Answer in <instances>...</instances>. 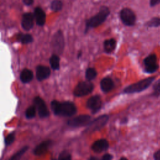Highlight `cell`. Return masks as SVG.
I'll return each mask as SVG.
<instances>
[{
    "instance_id": "25",
    "label": "cell",
    "mask_w": 160,
    "mask_h": 160,
    "mask_svg": "<svg viewBox=\"0 0 160 160\" xmlns=\"http://www.w3.org/2000/svg\"><path fill=\"white\" fill-rule=\"evenodd\" d=\"M63 6L62 2L59 0H54L51 2L50 8L54 12L60 11Z\"/></svg>"
},
{
    "instance_id": "28",
    "label": "cell",
    "mask_w": 160,
    "mask_h": 160,
    "mask_svg": "<svg viewBox=\"0 0 160 160\" xmlns=\"http://www.w3.org/2000/svg\"><path fill=\"white\" fill-rule=\"evenodd\" d=\"M57 160H72L71 154L69 151L64 150L60 152Z\"/></svg>"
},
{
    "instance_id": "5",
    "label": "cell",
    "mask_w": 160,
    "mask_h": 160,
    "mask_svg": "<svg viewBox=\"0 0 160 160\" xmlns=\"http://www.w3.org/2000/svg\"><path fill=\"white\" fill-rule=\"evenodd\" d=\"M94 89L93 84L89 81H82L78 82L73 91V94L76 97H82L86 96Z\"/></svg>"
},
{
    "instance_id": "4",
    "label": "cell",
    "mask_w": 160,
    "mask_h": 160,
    "mask_svg": "<svg viewBox=\"0 0 160 160\" xmlns=\"http://www.w3.org/2000/svg\"><path fill=\"white\" fill-rule=\"evenodd\" d=\"M144 71L148 74H152L159 69L158 58L155 53H151L143 59Z\"/></svg>"
},
{
    "instance_id": "20",
    "label": "cell",
    "mask_w": 160,
    "mask_h": 160,
    "mask_svg": "<svg viewBox=\"0 0 160 160\" xmlns=\"http://www.w3.org/2000/svg\"><path fill=\"white\" fill-rule=\"evenodd\" d=\"M49 64L51 68L55 71H58L60 68V59L58 55L53 54L49 58Z\"/></svg>"
},
{
    "instance_id": "13",
    "label": "cell",
    "mask_w": 160,
    "mask_h": 160,
    "mask_svg": "<svg viewBox=\"0 0 160 160\" xmlns=\"http://www.w3.org/2000/svg\"><path fill=\"white\" fill-rule=\"evenodd\" d=\"M51 74V70L48 66L39 65L36 68V77L39 81L48 79Z\"/></svg>"
},
{
    "instance_id": "23",
    "label": "cell",
    "mask_w": 160,
    "mask_h": 160,
    "mask_svg": "<svg viewBox=\"0 0 160 160\" xmlns=\"http://www.w3.org/2000/svg\"><path fill=\"white\" fill-rule=\"evenodd\" d=\"M29 148L28 146H25L13 154L8 160H19L23 156V154L28 151Z\"/></svg>"
},
{
    "instance_id": "11",
    "label": "cell",
    "mask_w": 160,
    "mask_h": 160,
    "mask_svg": "<svg viewBox=\"0 0 160 160\" xmlns=\"http://www.w3.org/2000/svg\"><path fill=\"white\" fill-rule=\"evenodd\" d=\"M102 100L99 95L96 94L90 97L86 102L87 108L92 114L97 113L102 107Z\"/></svg>"
},
{
    "instance_id": "12",
    "label": "cell",
    "mask_w": 160,
    "mask_h": 160,
    "mask_svg": "<svg viewBox=\"0 0 160 160\" xmlns=\"http://www.w3.org/2000/svg\"><path fill=\"white\" fill-rule=\"evenodd\" d=\"M34 14L31 12H25L22 16L21 22L22 29L25 31H29L34 26Z\"/></svg>"
},
{
    "instance_id": "26",
    "label": "cell",
    "mask_w": 160,
    "mask_h": 160,
    "mask_svg": "<svg viewBox=\"0 0 160 160\" xmlns=\"http://www.w3.org/2000/svg\"><path fill=\"white\" fill-rule=\"evenodd\" d=\"M36 109L34 106H29L25 111L26 118L28 119H32L36 116Z\"/></svg>"
},
{
    "instance_id": "24",
    "label": "cell",
    "mask_w": 160,
    "mask_h": 160,
    "mask_svg": "<svg viewBox=\"0 0 160 160\" xmlns=\"http://www.w3.org/2000/svg\"><path fill=\"white\" fill-rule=\"evenodd\" d=\"M97 71L94 68H88L86 70L85 77L87 81H91L94 79H95L97 76Z\"/></svg>"
},
{
    "instance_id": "8",
    "label": "cell",
    "mask_w": 160,
    "mask_h": 160,
    "mask_svg": "<svg viewBox=\"0 0 160 160\" xmlns=\"http://www.w3.org/2000/svg\"><path fill=\"white\" fill-rule=\"evenodd\" d=\"M119 17L122 22L127 26H133L136 21L134 12L129 8H122L119 12Z\"/></svg>"
},
{
    "instance_id": "30",
    "label": "cell",
    "mask_w": 160,
    "mask_h": 160,
    "mask_svg": "<svg viewBox=\"0 0 160 160\" xmlns=\"http://www.w3.org/2000/svg\"><path fill=\"white\" fill-rule=\"evenodd\" d=\"M112 158H113V156L112 154L109 153H106L102 156L101 160H112Z\"/></svg>"
},
{
    "instance_id": "7",
    "label": "cell",
    "mask_w": 160,
    "mask_h": 160,
    "mask_svg": "<svg viewBox=\"0 0 160 160\" xmlns=\"http://www.w3.org/2000/svg\"><path fill=\"white\" fill-rule=\"evenodd\" d=\"M109 116L107 114H102L98 116L96 119L91 121L89 124L87 126L85 132H92L102 128L108 122L109 120Z\"/></svg>"
},
{
    "instance_id": "36",
    "label": "cell",
    "mask_w": 160,
    "mask_h": 160,
    "mask_svg": "<svg viewBox=\"0 0 160 160\" xmlns=\"http://www.w3.org/2000/svg\"><path fill=\"white\" fill-rule=\"evenodd\" d=\"M81 54H82V51H79L78 54V58H79L81 56Z\"/></svg>"
},
{
    "instance_id": "33",
    "label": "cell",
    "mask_w": 160,
    "mask_h": 160,
    "mask_svg": "<svg viewBox=\"0 0 160 160\" xmlns=\"http://www.w3.org/2000/svg\"><path fill=\"white\" fill-rule=\"evenodd\" d=\"M22 2L26 6H31L34 3L33 0H22Z\"/></svg>"
},
{
    "instance_id": "32",
    "label": "cell",
    "mask_w": 160,
    "mask_h": 160,
    "mask_svg": "<svg viewBox=\"0 0 160 160\" xmlns=\"http://www.w3.org/2000/svg\"><path fill=\"white\" fill-rule=\"evenodd\" d=\"M153 158L154 160H160V149L154 153Z\"/></svg>"
},
{
    "instance_id": "16",
    "label": "cell",
    "mask_w": 160,
    "mask_h": 160,
    "mask_svg": "<svg viewBox=\"0 0 160 160\" xmlns=\"http://www.w3.org/2000/svg\"><path fill=\"white\" fill-rule=\"evenodd\" d=\"M34 17L37 25L43 26L46 22V13L41 7H36L34 10Z\"/></svg>"
},
{
    "instance_id": "34",
    "label": "cell",
    "mask_w": 160,
    "mask_h": 160,
    "mask_svg": "<svg viewBox=\"0 0 160 160\" xmlns=\"http://www.w3.org/2000/svg\"><path fill=\"white\" fill-rule=\"evenodd\" d=\"M128 118L127 117H125L121 119V124H126L128 122Z\"/></svg>"
},
{
    "instance_id": "17",
    "label": "cell",
    "mask_w": 160,
    "mask_h": 160,
    "mask_svg": "<svg viewBox=\"0 0 160 160\" xmlns=\"http://www.w3.org/2000/svg\"><path fill=\"white\" fill-rule=\"evenodd\" d=\"M100 87L102 92H108L111 91L114 87V83L112 79L109 77L102 78L100 82Z\"/></svg>"
},
{
    "instance_id": "31",
    "label": "cell",
    "mask_w": 160,
    "mask_h": 160,
    "mask_svg": "<svg viewBox=\"0 0 160 160\" xmlns=\"http://www.w3.org/2000/svg\"><path fill=\"white\" fill-rule=\"evenodd\" d=\"M160 4V0H151L149 1V6L150 7L152 8Z\"/></svg>"
},
{
    "instance_id": "35",
    "label": "cell",
    "mask_w": 160,
    "mask_h": 160,
    "mask_svg": "<svg viewBox=\"0 0 160 160\" xmlns=\"http://www.w3.org/2000/svg\"><path fill=\"white\" fill-rule=\"evenodd\" d=\"M88 160H100L98 158L95 157V156H91L89 158Z\"/></svg>"
},
{
    "instance_id": "3",
    "label": "cell",
    "mask_w": 160,
    "mask_h": 160,
    "mask_svg": "<svg viewBox=\"0 0 160 160\" xmlns=\"http://www.w3.org/2000/svg\"><path fill=\"white\" fill-rule=\"evenodd\" d=\"M155 76H150L141 79L136 82L126 86L122 92L124 94H134L141 92L148 89L155 80Z\"/></svg>"
},
{
    "instance_id": "22",
    "label": "cell",
    "mask_w": 160,
    "mask_h": 160,
    "mask_svg": "<svg viewBox=\"0 0 160 160\" xmlns=\"http://www.w3.org/2000/svg\"><path fill=\"white\" fill-rule=\"evenodd\" d=\"M147 28H158L160 27V17L155 16L151 18L144 24Z\"/></svg>"
},
{
    "instance_id": "1",
    "label": "cell",
    "mask_w": 160,
    "mask_h": 160,
    "mask_svg": "<svg viewBox=\"0 0 160 160\" xmlns=\"http://www.w3.org/2000/svg\"><path fill=\"white\" fill-rule=\"evenodd\" d=\"M51 109L56 116L70 117L76 114L77 108L71 101L59 102L53 100L51 102Z\"/></svg>"
},
{
    "instance_id": "37",
    "label": "cell",
    "mask_w": 160,
    "mask_h": 160,
    "mask_svg": "<svg viewBox=\"0 0 160 160\" xmlns=\"http://www.w3.org/2000/svg\"><path fill=\"white\" fill-rule=\"evenodd\" d=\"M119 160H128L126 157H121Z\"/></svg>"
},
{
    "instance_id": "14",
    "label": "cell",
    "mask_w": 160,
    "mask_h": 160,
    "mask_svg": "<svg viewBox=\"0 0 160 160\" xmlns=\"http://www.w3.org/2000/svg\"><path fill=\"white\" fill-rule=\"evenodd\" d=\"M52 144V141L50 139L43 141L34 148L33 154L36 156H41L48 151Z\"/></svg>"
},
{
    "instance_id": "2",
    "label": "cell",
    "mask_w": 160,
    "mask_h": 160,
    "mask_svg": "<svg viewBox=\"0 0 160 160\" xmlns=\"http://www.w3.org/2000/svg\"><path fill=\"white\" fill-rule=\"evenodd\" d=\"M109 14L110 10L107 6H101L98 13L86 21L84 32L86 33L88 29L90 28H94L100 26L106 20Z\"/></svg>"
},
{
    "instance_id": "6",
    "label": "cell",
    "mask_w": 160,
    "mask_h": 160,
    "mask_svg": "<svg viewBox=\"0 0 160 160\" xmlns=\"http://www.w3.org/2000/svg\"><path fill=\"white\" fill-rule=\"evenodd\" d=\"M51 47L56 54H60L64 48V38L61 30H58L52 36L51 40Z\"/></svg>"
},
{
    "instance_id": "21",
    "label": "cell",
    "mask_w": 160,
    "mask_h": 160,
    "mask_svg": "<svg viewBox=\"0 0 160 160\" xmlns=\"http://www.w3.org/2000/svg\"><path fill=\"white\" fill-rule=\"evenodd\" d=\"M17 39L23 44H27L33 41L34 39L30 34L20 33L17 36Z\"/></svg>"
},
{
    "instance_id": "18",
    "label": "cell",
    "mask_w": 160,
    "mask_h": 160,
    "mask_svg": "<svg viewBox=\"0 0 160 160\" xmlns=\"http://www.w3.org/2000/svg\"><path fill=\"white\" fill-rule=\"evenodd\" d=\"M117 42L114 38H111L106 39L103 42V48L105 52L109 54L114 51L116 48Z\"/></svg>"
},
{
    "instance_id": "9",
    "label": "cell",
    "mask_w": 160,
    "mask_h": 160,
    "mask_svg": "<svg viewBox=\"0 0 160 160\" xmlns=\"http://www.w3.org/2000/svg\"><path fill=\"white\" fill-rule=\"evenodd\" d=\"M91 116L88 114H81L70 119L67 124L72 128H79L88 126L91 122Z\"/></svg>"
},
{
    "instance_id": "27",
    "label": "cell",
    "mask_w": 160,
    "mask_h": 160,
    "mask_svg": "<svg viewBox=\"0 0 160 160\" xmlns=\"http://www.w3.org/2000/svg\"><path fill=\"white\" fill-rule=\"evenodd\" d=\"M153 92L152 94V96L156 98H158L160 96V78L156 81L152 86Z\"/></svg>"
},
{
    "instance_id": "19",
    "label": "cell",
    "mask_w": 160,
    "mask_h": 160,
    "mask_svg": "<svg viewBox=\"0 0 160 160\" xmlns=\"http://www.w3.org/2000/svg\"><path fill=\"white\" fill-rule=\"evenodd\" d=\"M34 78L33 72L29 69H24L20 73L19 78L22 82L28 83L31 82Z\"/></svg>"
},
{
    "instance_id": "29",
    "label": "cell",
    "mask_w": 160,
    "mask_h": 160,
    "mask_svg": "<svg viewBox=\"0 0 160 160\" xmlns=\"http://www.w3.org/2000/svg\"><path fill=\"white\" fill-rule=\"evenodd\" d=\"M15 140V132H12L9 133L4 139V143L6 146L11 145Z\"/></svg>"
},
{
    "instance_id": "15",
    "label": "cell",
    "mask_w": 160,
    "mask_h": 160,
    "mask_svg": "<svg viewBox=\"0 0 160 160\" xmlns=\"http://www.w3.org/2000/svg\"><path fill=\"white\" fill-rule=\"evenodd\" d=\"M109 142L106 139H99L92 143L91 149L96 153H99L106 151L109 148Z\"/></svg>"
},
{
    "instance_id": "10",
    "label": "cell",
    "mask_w": 160,
    "mask_h": 160,
    "mask_svg": "<svg viewBox=\"0 0 160 160\" xmlns=\"http://www.w3.org/2000/svg\"><path fill=\"white\" fill-rule=\"evenodd\" d=\"M34 106L38 111V115L41 118L49 117V111L44 101L39 96H36L33 99Z\"/></svg>"
}]
</instances>
